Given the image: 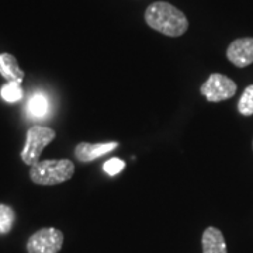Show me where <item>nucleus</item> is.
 <instances>
[{
	"instance_id": "39448f33",
	"label": "nucleus",
	"mask_w": 253,
	"mask_h": 253,
	"mask_svg": "<svg viewBox=\"0 0 253 253\" xmlns=\"http://www.w3.org/2000/svg\"><path fill=\"white\" fill-rule=\"evenodd\" d=\"M63 244V234L56 228H44L30 236L28 253H58Z\"/></svg>"
},
{
	"instance_id": "1a4fd4ad",
	"label": "nucleus",
	"mask_w": 253,
	"mask_h": 253,
	"mask_svg": "<svg viewBox=\"0 0 253 253\" xmlns=\"http://www.w3.org/2000/svg\"><path fill=\"white\" fill-rule=\"evenodd\" d=\"M0 75L9 82L21 83L24 81V72L11 54H0Z\"/></svg>"
},
{
	"instance_id": "4468645a",
	"label": "nucleus",
	"mask_w": 253,
	"mask_h": 253,
	"mask_svg": "<svg viewBox=\"0 0 253 253\" xmlns=\"http://www.w3.org/2000/svg\"><path fill=\"white\" fill-rule=\"evenodd\" d=\"M124 168H126V163H124V161L118 159V158H111L103 165V170L107 173L109 176H116L120 172H123Z\"/></svg>"
},
{
	"instance_id": "f03ea898",
	"label": "nucleus",
	"mask_w": 253,
	"mask_h": 253,
	"mask_svg": "<svg viewBox=\"0 0 253 253\" xmlns=\"http://www.w3.org/2000/svg\"><path fill=\"white\" fill-rule=\"evenodd\" d=\"M75 173V165L69 159L38 161L30 168V179L40 186H55L68 181Z\"/></svg>"
},
{
	"instance_id": "f8f14e48",
	"label": "nucleus",
	"mask_w": 253,
	"mask_h": 253,
	"mask_svg": "<svg viewBox=\"0 0 253 253\" xmlns=\"http://www.w3.org/2000/svg\"><path fill=\"white\" fill-rule=\"evenodd\" d=\"M16 219L13 208L6 204H0V234H9Z\"/></svg>"
},
{
	"instance_id": "ddd939ff",
	"label": "nucleus",
	"mask_w": 253,
	"mask_h": 253,
	"mask_svg": "<svg viewBox=\"0 0 253 253\" xmlns=\"http://www.w3.org/2000/svg\"><path fill=\"white\" fill-rule=\"evenodd\" d=\"M238 111L242 116H253V84L248 86L238 101Z\"/></svg>"
},
{
	"instance_id": "9b49d317",
	"label": "nucleus",
	"mask_w": 253,
	"mask_h": 253,
	"mask_svg": "<svg viewBox=\"0 0 253 253\" xmlns=\"http://www.w3.org/2000/svg\"><path fill=\"white\" fill-rule=\"evenodd\" d=\"M0 96L7 103H17L18 100L23 99V89L17 82H7L1 86Z\"/></svg>"
},
{
	"instance_id": "6e6552de",
	"label": "nucleus",
	"mask_w": 253,
	"mask_h": 253,
	"mask_svg": "<svg viewBox=\"0 0 253 253\" xmlns=\"http://www.w3.org/2000/svg\"><path fill=\"white\" fill-rule=\"evenodd\" d=\"M201 245H203V253H226L224 235L218 228L214 226H208L204 231L201 238Z\"/></svg>"
},
{
	"instance_id": "7ed1b4c3",
	"label": "nucleus",
	"mask_w": 253,
	"mask_h": 253,
	"mask_svg": "<svg viewBox=\"0 0 253 253\" xmlns=\"http://www.w3.org/2000/svg\"><path fill=\"white\" fill-rule=\"evenodd\" d=\"M55 131L52 128L42 126H33L27 131L26 136V145L21 151V159L23 162L33 166L40 161V156L45 149L46 145H49L55 139Z\"/></svg>"
},
{
	"instance_id": "20e7f679",
	"label": "nucleus",
	"mask_w": 253,
	"mask_h": 253,
	"mask_svg": "<svg viewBox=\"0 0 253 253\" xmlns=\"http://www.w3.org/2000/svg\"><path fill=\"white\" fill-rule=\"evenodd\" d=\"M236 83L232 79H229L225 75L221 73H212L208 76V79L200 87V93L207 97L211 103H218L224 100L231 99L235 96Z\"/></svg>"
},
{
	"instance_id": "0eeeda50",
	"label": "nucleus",
	"mask_w": 253,
	"mask_h": 253,
	"mask_svg": "<svg viewBox=\"0 0 253 253\" xmlns=\"http://www.w3.org/2000/svg\"><path fill=\"white\" fill-rule=\"evenodd\" d=\"M118 146L117 142H99V144H90V142H81L75 148V156L81 162H91L103 155L109 154L113 149Z\"/></svg>"
},
{
	"instance_id": "9d476101",
	"label": "nucleus",
	"mask_w": 253,
	"mask_h": 253,
	"mask_svg": "<svg viewBox=\"0 0 253 253\" xmlns=\"http://www.w3.org/2000/svg\"><path fill=\"white\" fill-rule=\"evenodd\" d=\"M28 114L34 118H44L49 111V101L46 99V96L41 91L34 93L27 104Z\"/></svg>"
},
{
	"instance_id": "f257e3e1",
	"label": "nucleus",
	"mask_w": 253,
	"mask_h": 253,
	"mask_svg": "<svg viewBox=\"0 0 253 253\" xmlns=\"http://www.w3.org/2000/svg\"><path fill=\"white\" fill-rule=\"evenodd\" d=\"M145 21L163 36L180 37L189 28L186 14L166 1H155L145 11Z\"/></svg>"
},
{
	"instance_id": "423d86ee",
	"label": "nucleus",
	"mask_w": 253,
	"mask_h": 253,
	"mask_svg": "<svg viewBox=\"0 0 253 253\" xmlns=\"http://www.w3.org/2000/svg\"><path fill=\"white\" fill-rule=\"evenodd\" d=\"M226 58L238 68H245L253 63V38H238L226 49Z\"/></svg>"
}]
</instances>
